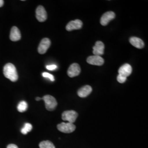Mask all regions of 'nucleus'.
I'll return each mask as SVG.
<instances>
[{"mask_svg": "<svg viewBox=\"0 0 148 148\" xmlns=\"http://www.w3.org/2000/svg\"><path fill=\"white\" fill-rule=\"evenodd\" d=\"M36 17L38 21L40 22H43L46 21L47 18V12L45 8L42 5H39L37 7L36 10Z\"/></svg>", "mask_w": 148, "mask_h": 148, "instance_id": "nucleus-5", "label": "nucleus"}, {"mask_svg": "<svg viewBox=\"0 0 148 148\" xmlns=\"http://www.w3.org/2000/svg\"><path fill=\"white\" fill-rule=\"evenodd\" d=\"M7 148H19L16 144H9Z\"/></svg>", "mask_w": 148, "mask_h": 148, "instance_id": "nucleus-22", "label": "nucleus"}, {"mask_svg": "<svg viewBox=\"0 0 148 148\" xmlns=\"http://www.w3.org/2000/svg\"><path fill=\"white\" fill-rule=\"evenodd\" d=\"M78 114L74 110H68L64 112L62 114V118L64 121H66L68 122L73 123L76 121Z\"/></svg>", "mask_w": 148, "mask_h": 148, "instance_id": "nucleus-4", "label": "nucleus"}, {"mask_svg": "<svg viewBox=\"0 0 148 148\" xmlns=\"http://www.w3.org/2000/svg\"><path fill=\"white\" fill-rule=\"evenodd\" d=\"M40 148H56L53 143L49 140L43 141L39 144Z\"/></svg>", "mask_w": 148, "mask_h": 148, "instance_id": "nucleus-17", "label": "nucleus"}, {"mask_svg": "<svg viewBox=\"0 0 148 148\" xmlns=\"http://www.w3.org/2000/svg\"><path fill=\"white\" fill-rule=\"evenodd\" d=\"M104 45L101 41H97L95 43V46H93V53L95 56H101L104 54Z\"/></svg>", "mask_w": 148, "mask_h": 148, "instance_id": "nucleus-12", "label": "nucleus"}, {"mask_svg": "<svg viewBox=\"0 0 148 148\" xmlns=\"http://www.w3.org/2000/svg\"><path fill=\"white\" fill-rule=\"evenodd\" d=\"M115 18V14L112 11L105 13L101 18V24L103 26H106L108 24Z\"/></svg>", "mask_w": 148, "mask_h": 148, "instance_id": "nucleus-6", "label": "nucleus"}, {"mask_svg": "<svg viewBox=\"0 0 148 148\" xmlns=\"http://www.w3.org/2000/svg\"><path fill=\"white\" fill-rule=\"evenodd\" d=\"M87 62L90 65L101 66L103 65L104 63V59L101 56H90L87 59Z\"/></svg>", "mask_w": 148, "mask_h": 148, "instance_id": "nucleus-9", "label": "nucleus"}, {"mask_svg": "<svg viewBox=\"0 0 148 148\" xmlns=\"http://www.w3.org/2000/svg\"><path fill=\"white\" fill-rule=\"evenodd\" d=\"M43 77H45V78H48L50 79L51 81H54V77L52 74H49L48 73H43Z\"/></svg>", "mask_w": 148, "mask_h": 148, "instance_id": "nucleus-19", "label": "nucleus"}, {"mask_svg": "<svg viewBox=\"0 0 148 148\" xmlns=\"http://www.w3.org/2000/svg\"><path fill=\"white\" fill-rule=\"evenodd\" d=\"M51 46V41L48 38H45L42 40L38 47V52L41 54H45Z\"/></svg>", "mask_w": 148, "mask_h": 148, "instance_id": "nucleus-7", "label": "nucleus"}, {"mask_svg": "<svg viewBox=\"0 0 148 148\" xmlns=\"http://www.w3.org/2000/svg\"><path fill=\"white\" fill-rule=\"evenodd\" d=\"M27 103L25 101H21L17 106V110L20 112H23L27 111Z\"/></svg>", "mask_w": 148, "mask_h": 148, "instance_id": "nucleus-16", "label": "nucleus"}, {"mask_svg": "<svg viewBox=\"0 0 148 148\" xmlns=\"http://www.w3.org/2000/svg\"><path fill=\"white\" fill-rule=\"evenodd\" d=\"M130 42L133 46L139 49H142L144 47V43L140 38L137 37H132L130 39Z\"/></svg>", "mask_w": 148, "mask_h": 148, "instance_id": "nucleus-15", "label": "nucleus"}, {"mask_svg": "<svg viewBox=\"0 0 148 148\" xmlns=\"http://www.w3.org/2000/svg\"><path fill=\"white\" fill-rule=\"evenodd\" d=\"M132 71V66L128 64H125L121 66L119 69V75H121L123 77H127L128 76H130Z\"/></svg>", "mask_w": 148, "mask_h": 148, "instance_id": "nucleus-11", "label": "nucleus"}, {"mask_svg": "<svg viewBox=\"0 0 148 148\" xmlns=\"http://www.w3.org/2000/svg\"><path fill=\"white\" fill-rule=\"evenodd\" d=\"M92 91V87L89 85H86L79 89L77 92V95L81 98H85L90 95Z\"/></svg>", "mask_w": 148, "mask_h": 148, "instance_id": "nucleus-13", "label": "nucleus"}, {"mask_svg": "<svg viewBox=\"0 0 148 148\" xmlns=\"http://www.w3.org/2000/svg\"><path fill=\"white\" fill-rule=\"evenodd\" d=\"M46 68L48 70L53 71V70H56V69L57 68V66L56 65H54V64L49 65H47L46 66Z\"/></svg>", "mask_w": 148, "mask_h": 148, "instance_id": "nucleus-21", "label": "nucleus"}, {"mask_svg": "<svg viewBox=\"0 0 148 148\" xmlns=\"http://www.w3.org/2000/svg\"><path fill=\"white\" fill-rule=\"evenodd\" d=\"M82 22L79 19H76L70 21L66 26V30L68 32H71L74 30H79L82 27Z\"/></svg>", "mask_w": 148, "mask_h": 148, "instance_id": "nucleus-8", "label": "nucleus"}, {"mask_svg": "<svg viewBox=\"0 0 148 148\" xmlns=\"http://www.w3.org/2000/svg\"><path fill=\"white\" fill-rule=\"evenodd\" d=\"M32 129V124L29 123H26L24 125V126L21 130V132L23 134H27V133L30 132Z\"/></svg>", "mask_w": 148, "mask_h": 148, "instance_id": "nucleus-18", "label": "nucleus"}, {"mask_svg": "<svg viewBox=\"0 0 148 148\" xmlns=\"http://www.w3.org/2000/svg\"><path fill=\"white\" fill-rule=\"evenodd\" d=\"M57 128L59 131L65 133L73 132L76 129V126L73 123L69 122H62L57 125Z\"/></svg>", "mask_w": 148, "mask_h": 148, "instance_id": "nucleus-3", "label": "nucleus"}, {"mask_svg": "<svg viewBox=\"0 0 148 148\" xmlns=\"http://www.w3.org/2000/svg\"><path fill=\"white\" fill-rule=\"evenodd\" d=\"M81 72V68L77 63L71 64L68 70V75L70 77H74L78 76Z\"/></svg>", "mask_w": 148, "mask_h": 148, "instance_id": "nucleus-10", "label": "nucleus"}, {"mask_svg": "<svg viewBox=\"0 0 148 148\" xmlns=\"http://www.w3.org/2000/svg\"><path fill=\"white\" fill-rule=\"evenodd\" d=\"M41 99H42V98H40V97H37V98H36V101H40Z\"/></svg>", "mask_w": 148, "mask_h": 148, "instance_id": "nucleus-24", "label": "nucleus"}, {"mask_svg": "<svg viewBox=\"0 0 148 148\" xmlns=\"http://www.w3.org/2000/svg\"><path fill=\"white\" fill-rule=\"evenodd\" d=\"M10 37L12 41H17L21 40V34L18 27H12Z\"/></svg>", "mask_w": 148, "mask_h": 148, "instance_id": "nucleus-14", "label": "nucleus"}, {"mask_svg": "<svg viewBox=\"0 0 148 148\" xmlns=\"http://www.w3.org/2000/svg\"><path fill=\"white\" fill-rule=\"evenodd\" d=\"M126 79H127V77H123V76H122L121 75H119L117 76V81H118L119 83H120V84H123V83L125 82L126 81Z\"/></svg>", "mask_w": 148, "mask_h": 148, "instance_id": "nucleus-20", "label": "nucleus"}, {"mask_svg": "<svg viewBox=\"0 0 148 148\" xmlns=\"http://www.w3.org/2000/svg\"><path fill=\"white\" fill-rule=\"evenodd\" d=\"M3 74L6 78L12 82H16L18 79V75L15 66L13 64L8 63L3 68Z\"/></svg>", "mask_w": 148, "mask_h": 148, "instance_id": "nucleus-1", "label": "nucleus"}, {"mask_svg": "<svg viewBox=\"0 0 148 148\" xmlns=\"http://www.w3.org/2000/svg\"><path fill=\"white\" fill-rule=\"evenodd\" d=\"M42 99L45 101L46 108L48 111L54 110L56 108L58 104L57 101L55 99V98L52 95H45L42 98Z\"/></svg>", "mask_w": 148, "mask_h": 148, "instance_id": "nucleus-2", "label": "nucleus"}, {"mask_svg": "<svg viewBox=\"0 0 148 148\" xmlns=\"http://www.w3.org/2000/svg\"><path fill=\"white\" fill-rule=\"evenodd\" d=\"M4 4V1L0 0V7H2Z\"/></svg>", "mask_w": 148, "mask_h": 148, "instance_id": "nucleus-23", "label": "nucleus"}]
</instances>
